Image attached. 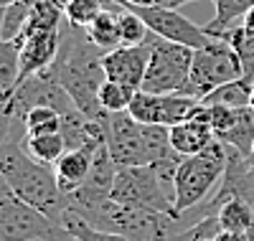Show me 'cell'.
I'll list each match as a JSON object with an SVG mask.
<instances>
[{
	"label": "cell",
	"instance_id": "obj_1",
	"mask_svg": "<svg viewBox=\"0 0 254 241\" xmlns=\"http://www.w3.org/2000/svg\"><path fill=\"white\" fill-rule=\"evenodd\" d=\"M104 51L97 49L87 36V28H76L64 20L61 23V49L56 61L49 71L56 81L69 92L79 112L97 122H107V112L99 104V86L104 84V66H102Z\"/></svg>",
	"mask_w": 254,
	"mask_h": 241
},
{
	"label": "cell",
	"instance_id": "obj_2",
	"mask_svg": "<svg viewBox=\"0 0 254 241\" xmlns=\"http://www.w3.org/2000/svg\"><path fill=\"white\" fill-rule=\"evenodd\" d=\"M0 175L8 181L10 193L20 201L46 213L51 221L61 226V218L66 213L69 203L66 195L61 193L56 173L51 165H41L33 158H28L18 140H10L0 147Z\"/></svg>",
	"mask_w": 254,
	"mask_h": 241
},
{
	"label": "cell",
	"instance_id": "obj_3",
	"mask_svg": "<svg viewBox=\"0 0 254 241\" xmlns=\"http://www.w3.org/2000/svg\"><path fill=\"white\" fill-rule=\"evenodd\" d=\"M104 124H107V147L117 168L155 165L178 155L171 145V127L165 124H142L130 112L110 115Z\"/></svg>",
	"mask_w": 254,
	"mask_h": 241
},
{
	"label": "cell",
	"instance_id": "obj_4",
	"mask_svg": "<svg viewBox=\"0 0 254 241\" xmlns=\"http://www.w3.org/2000/svg\"><path fill=\"white\" fill-rule=\"evenodd\" d=\"M229 150L221 140H214L206 150L181 160L176 170V216L183 218L188 211L198 208L208 195H216L226 173Z\"/></svg>",
	"mask_w": 254,
	"mask_h": 241
},
{
	"label": "cell",
	"instance_id": "obj_5",
	"mask_svg": "<svg viewBox=\"0 0 254 241\" xmlns=\"http://www.w3.org/2000/svg\"><path fill=\"white\" fill-rule=\"evenodd\" d=\"M237 79H244V66L239 54L226 38L211 36L206 46L193 51V63H190V74L183 94L203 102L214 89Z\"/></svg>",
	"mask_w": 254,
	"mask_h": 241
},
{
	"label": "cell",
	"instance_id": "obj_6",
	"mask_svg": "<svg viewBox=\"0 0 254 241\" xmlns=\"http://www.w3.org/2000/svg\"><path fill=\"white\" fill-rule=\"evenodd\" d=\"M190 63H193V49L155 36L150 41V61H147L145 69L142 92L183 94L190 74Z\"/></svg>",
	"mask_w": 254,
	"mask_h": 241
},
{
	"label": "cell",
	"instance_id": "obj_7",
	"mask_svg": "<svg viewBox=\"0 0 254 241\" xmlns=\"http://www.w3.org/2000/svg\"><path fill=\"white\" fill-rule=\"evenodd\" d=\"M38 239H69V231L13 193L0 198V241H38Z\"/></svg>",
	"mask_w": 254,
	"mask_h": 241
},
{
	"label": "cell",
	"instance_id": "obj_8",
	"mask_svg": "<svg viewBox=\"0 0 254 241\" xmlns=\"http://www.w3.org/2000/svg\"><path fill=\"white\" fill-rule=\"evenodd\" d=\"M142 20L145 26L150 28L153 36L165 38V41H173V43H183L188 49H201L211 41V36L206 33V28L196 26L193 20H188L186 15H181L173 8H165V5H142V8H132Z\"/></svg>",
	"mask_w": 254,
	"mask_h": 241
},
{
	"label": "cell",
	"instance_id": "obj_9",
	"mask_svg": "<svg viewBox=\"0 0 254 241\" xmlns=\"http://www.w3.org/2000/svg\"><path fill=\"white\" fill-rule=\"evenodd\" d=\"M117 170L120 168H117V163L110 155V147L102 145L94 152V163H92V170L87 175V181L81 183L79 190H74L71 195H66L69 208L84 213V211H89V208L102 206L104 201H110L112 198L115 181H117Z\"/></svg>",
	"mask_w": 254,
	"mask_h": 241
},
{
	"label": "cell",
	"instance_id": "obj_10",
	"mask_svg": "<svg viewBox=\"0 0 254 241\" xmlns=\"http://www.w3.org/2000/svg\"><path fill=\"white\" fill-rule=\"evenodd\" d=\"M147 61H150V41L140 43V46H117L115 51L102 56V66L107 79L140 92Z\"/></svg>",
	"mask_w": 254,
	"mask_h": 241
},
{
	"label": "cell",
	"instance_id": "obj_11",
	"mask_svg": "<svg viewBox=\"0 0 254 241\" xmlns=\"http://www.w3.org/2000/svg\"><path fill=\"white\" fill-rule=\"evenodd\" d=\"M59 49H61V28L36 33L20 41V81H26L38 71H46L56 61Z\"/></svg>",
	"mask_w": 254,
	"mask_h": 241
},
{
	"label": "cell",
	"instance_id": "obj_12",
	"mask_svg": "<svg viewBox=\"0 0 254 241\" xmlns=\"http://www.w3.org/2000/svg\"><path fill=\"white\" fill-rule=\"evenodd\" d=\"M94 152L97 150H87V147H79V150H66L61 155V160L54 165L56 173V181L64 195H71L74 190L81 188V183L87 181V175L92 170L94 163Z\"/></svg>",
	"mask_w": 254,
	"mask_h": 241
},
{
	"label": "cell",
	"instance_id": "obj_13",
	"mask_svg": "<svg viewBox=\"0 0 254 241\" xmlns=\"http://www.w3.org/2000/svg\"><path fill=\"white\" fill-rule=\"evenodd\" d=\"M214 140H216L214 129H211V124L203 122V120H186V122H178V124L171 127V145L183 158L206 150Z\"/></svg>",
	"mask_w": 254,
	"mask_h": 241
},
{
	"label": "cell",
	"instance_id": "obj_14",
	"mask_svg": "<svg viewBox=\"0 0 254 241\" xmlns=\"http://www.w3.org/2000/svg\"><path fill=\"white\" fill-rule=\"evenodd\" d=\"M20 147L28 158H33L41 165H56L61 160V155L66 152V140H64L61 132L54 135H23L18 140Z\"/></svg>",
	"mask_w": 254,
	"mask_h": 241
},
{
	"label": "cell",
	"instance_id": "obj_15",
	"mask_svg": "<svg viewBox=\"0 0 254 241\" xmlns=\"http://www.w3.org/2000/svg\"><path fill=\"white\" fill-rule=\"evenodd\" d=\"M20 86V43L0 41V99H10Z\"/></svg>",
	"mask_w": 254,
	"mask_h": 241
},
{
	"label": "cell",
	"instance_id": "obj_16",
	"mask_svg": "<svg viewBox=\"0 0 254 241\" xmlns=\"http://www.w3.org/2000/svg\"><path fill=\"white\" fill-rule=\"evenodd\" d=\"M224 145L239 150L244 158H249L252 145H254V109L252 107H242L237 109V117L231 122V127L219 137Z\"/></svg>",
	"mask_w": 254,
	"mask_h": 241
},
{
	"label": "cell",
	"instance_id": "obj_17",
	"mask_svg": "<svg viewBox=\"0 0 254 241\" xmlns=\"http://www.w3.org/2000/svg\"><path fill=\"white\" fill-rule=\"evenodd\" d=\"M214 213L224 231H252L254 229V206L244 198H229L219 203Z\"/></svg>",
	"mask_w": 254,
	"mask_h": 241
},
{
	"label": "cell",
	"instance_id": "obj_18",
	"mask_svg": "<svg viewBox=\"0 0 254 241\" xmlns=\"http://www.w3.org/2000/svg\"><path fill=\"white\" fill-rule=\"evenodd\" d=\"M214 18L211 23L203 26L208 36H221L224 31H231L237 20H242L252 8H254V0H214Z\"/></svg>",
	"mask_w": 254,
	"mask_h": 241
},
{
	"label": "cell",
	"instance_id": "obj_19",
	"mask_svg": "<svg viewBox=\"0 0 254 241\" xmlns=\"http://www.w3.org/2000/svg\"><path fill=\"white\" fill-rule=\"evenodd\" d=\"M61 226L69 231V236H74L79 241H130L127 236H122L117 231H107V229H99V226L89 224L87 218L74 208H66V213L61 218Z\"/></svg>",
	"mask_w": 254,
	"mask_h": 241
},
{
	"label": "cell",
	"instance_id": "obj_20",
	"mask_svg": "<svg viewBox=\"0 0 254 241\" xmlns=\"http://www.w3.org/2000/svg\"><path fill=\"white\" fill-rule=\"evenodd\" d=\"M87 36H89V41L94 43V46L102 49L104 54H110V51H115L117 46H122V41H120V23H117V10L104 8V10L94 18V23L87 28Z\"/></svg>",
	"mask_w": 254,
	"mask_h": 241
},
{
	"label": "cell",
	"instance_id": "obj_21",
	"mask_svg": "<svg viewBox=\"0 0 254 241\" xmlns=\"http://www.w3.org/2000/svg\"><path fill=\"white\" fill-rule=\"evenodd\" d=\"M61 23H64V10H59L54 3H49V0H33L26 31H23V36L18 38V43L36 36V33H46V31L61 28Z\"/></svg>",
	"mask_w": 254,
	"mask_h": 241
},
{
	"label": "cell",
	"instance_id": "obj_22",
	"mask_svg": "<svg viewBox=\"0 0 254 241\" xmlns=\"http://www.w3.org/2000/svg\"><path fill=\"white\" fill-rule=\"evenodd\" d=\"M252 94H254V84H249L247 79H237L214 89L203 99V104H224V107L242 109V107H252Z\"/></svg>",
	"mask_w": 254,
	"mask_h": 241
},
{
	"label": "cell",
	"instance_id": "obj_23",
	"mask_svg": "<svg viewBox=\"0 0 254 241\" xmlns=\"http://www.w3.org/2000/svg\"><path fill=\"white\" fill-rule=\"evenodd\" d=\"M214 38H226L234 46V51L242 59V66H244V79L249 84H254V36L247 33L242 26H234L231 31H224L221 36H214Z\"/></svg>",
	"mask_w": 254,
	"mask_h": 241
},
{
	"label": "cell",
	"instance_id": "obj_24",
	"mask_svg": "<svg viewBox=\"0 0 254 241\" xmlns=\"http://www.w3.org/2000/svg\"><path fill=\"white\" fill-rule=\"evenodd\" d=\"M135 97V89L125 86L120 81H112V79H104V84L99 86V104L107 115H117V112H127Z\"/></svg>",
	"mask_w": 254,
	"mask_h": 241
},
{
	"label": "cell",
	"instance_id": "obj_25",
	"mask_svg": "<svg viewBox=\"0 0 254 241\" xmlns=\"http://www.w3.org/2000/svg\"><path fill=\"white\" fill-rule=\"evenodd\" d=\"M117 23H120V41H122V46H140V43L147 41L150 28L145 26V20L132 8L125 5L122 10H117Z\"/></svg>",
	"mask_w": 254,
	"mask_h": 241
},
{
	"label": "cell",
	"instance_id": "obj_26",
	"mask_svg": "<svg viewBox=\"0 0 254 241\" xmlns=\"http://www.w3.org/2000/svg\"><path fill=\"white\" fill-rule=\"evenodd\" d=\"M26 135H54L61 132V115L51 107H33L23 120Z\"/></svg>",
	"mask_w": 254,
	"mask_h": 241
},
{
	"label": "cell",
	"instance_id": "obj_27",
	"mask_svg": "<svg viewBox=\"0 0 254 241\" xmlns=\"http://www.w3.org/2000/svg\"><path fill=\"white\" fill-rule=\"evenodd\" d=\"M33 8V0H23V3H13L5 8L3 15V41H18L26 31L28 15Z\"/></svg>",
	"mask_w": 254,
	"mask_h": 241
},
{
	"label": "cell",
	"instance_id": "obj_28",
	"mask_svg": "<svg viewBox=\"0 0 254 241\" xmlns=\"http://www.w3.org/2000/svg\"><path fill=\"white\" fill-rule=\"evenodd\" d=\"M102 10H104L102 0H71L64 10V20L76 28H89Z\"/></svg>",
	"mask_w": 254,
	"mask_h": 241
},
{
	"label": "cell",
	"instance_id": "obj_29",
	"mask_svg": "<svg viewBox=\"0 0 254 241\" xmlns=\"http://www.w3.org/2000/svg\"><path fill=\"white\" fill-rule=\"evenodd\" d=\"M13 127L23 129V124H20V122L15 120V115L10 112L8 102L0 99V147H3L5 142H10V140H15V137H13Z\"/></svg>",
	"mask_w": 254,
	"mask_h": 241
},
{
	"label": "cell",
	"instance_id": "obj_30",
	"mask_svg": "<svg viewBox=\"0 0 254 241\" xmlns=\"http://www.w3.org/2000/svg\"><path fill=\"white\" fill-rule=\"evenodd\" d=\"M214 241H252V231H219Z\"/></svg>",
	"mask_w": 254,
	"mask_h": 241
},
{
	"label": "cell",
	"instance_id": "obj_31",
	"mask_svg": "<svg viewBox=\"0 0 254 241\" xmlns=\"http://www.w3.org/2000/svg\"><path fill=\"white\" fill-rule=\"evenodd\" d=\"M158 5H165V8H173V10H178V8H183V5H188V3H196V0H155Z\"/></svg>",
	"mask_w": 254,
	"mask_h": 241
},
{
	"label": "cell",
	"instance_id": "obj_32",
	"mask_svg": "<svg viewBox=\"0 0 254 241\" xmlns=\"http://www.w3.org/2000/svg\"><path fill=\"white\" fill-rule=\"evenodd\" d=\"M239 26H242L247 33H252V36H254V8H252V10H249V13L242 18V23H239Z\"/></svg>",
	"mask_w": 254,
	"mask_h": 241
},
{
	"label": "cell",
	"instance_id": "obj_33",
	"mask_svg": "<svg viewBox=\"0 0 254 241\" xmlns=\"http://www.w3.org/2000/svg\"><path fill=\"white\" fill-rule=\"evenodd\" d=\"M127 8H142V5H155V0H122Z\"/></svg>",
	"mask_w": 254,
	"mask_h": 241
},
{
	"label": "cell",
	"instance_id": "obj_34",
	"mask_svg": "<svg viewBox=\"0 0 254 241\" xmlns=\"http://www.w3.org/2000/svg\"><path fill=\"white\" fill-rule=\"evenodd\" d=\"M8 193H10V185H8V181L3 178V175H0V198H5Z\"/></svg>",
	"mask_w": 254,
	"mask_h": 241
},
{
	"label": "cell",
	"instance_id": "obj_35",
	"mask_svg": "<svg viewBox=\"0 0 254 241\" xmlns=\"http://www.w3.org/2000/svg\"><path fill=\"white\" fill-rule=\"evenodd\" d=\"M49 3H54V5L59 8V10H66V5L71 3V0H49Z\"/></svg>",
	"mask_w": 254,
	"mask_h": 241
},
{
	"label": "cell",
	"instance_id": "obj_36",
	"mask_svg": "<svg viewBox=\"0 0 254 241\" xmlns=\"http://www.w3.org/2000/svg\"><path fill=\"white\" fill-rule=\"evenodd\" d=\"M13 3H23V0H0V8H8Z\"/></svg>",
	"mask_w": 254,
	"mask_h": 241
},
{
	"label": "cell",
	"instance_id": "obj_37",
	"mask_svg": "<svg viewBox=\"0 0 254 241\" xmlns=\"http://www.w3.org/2000/svg\"><path fill=\"white\" fill-rule=\"evenodd\" d=\"M247 160H249V165H252V170H254V145H252V152H249Z\"/></svg>",
	"mask_w": 254,
	"mask_h": 241
},
{
	"label": "cell",
	"instance_id": "obj_38",
	"mask_svg": "<svg viewBox=\"0 0 254 241\" xmlns=\"http://www.w3.org/2000/svg\"><path fill=\"white\" fill-rule=\"evenodd\" d=\"M71 239V236H69ZM69 239H38V241H69Z\"/></svg>",
	"mask_w": 254,
	"mask_h": 241
},
{
	"label": "cell",
	"instance_id": "obj_39",
	"mask_svg": "<svg viewBox=\"0 0 254 241\" xmlns=\"http://www.w3.org/2000/svg\"><path fill=\"white\" fill-rule=\"evenodd\" d=\"M252 109H254V94H252Z\"/></svg>",
	"mask_w": 254,
	"mask_h": 241
},
{
	"label": "cell",
	"instance_id": "obj_40",
	"mask_svg": "<svg viewBox=\"0 0 254 241\" xmlns=\"http://www.w3.org/2000/svg\"><path fill=\"white\" fill-rule=\"evenodd\" d=\"M69 241H79V239H74V236H71V239H69Z\"/></svg>",
	"mask_w": 254,
	"mask_h": 241
},
{
	"label": "cell",
	"instance_id": "obj_41",
	"mask_svg": "<svg viewBox=\"0 0 254 241\" xmlns=\"http://www.w3.org/2000/svg\"><path fill=\"white\" fill-rule=\"evenodd\" d=\"M206 241H214V239H206Z\"/></svg>",
	"mask_w": 254,
	"mask_h": 241
},
{
	"label": "cell",
	"instance_id": "obj_42",
	"mask_svg": "<svg viewBox=\"0 0 254 241\" xmlns=\"http://www.w3.org/2000/svg\"><path fill=\"white\" fill-rule=\"evenodd\" d=\"M211 3H214V0H211Z\"/></svg>",
	"mask_w": 254,
	"mask_h": 241
}]
</instances>
